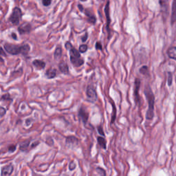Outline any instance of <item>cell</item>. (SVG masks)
Masks as SVG:
<instances>
[{"instance_id":"obj_37","label":"cell","mask_w":176,"mask_h":176,"mask_svg":"<svg viewBox=\"0 0 176 176\" xmlns=\"http://www.w3.org/2000/svg\"><path fill=\"white\" fill-rule=\"evenodd\" d=\"M78 8H79V10H80V12H83V11H84V8H83V6H82V5L78 4Z\"/></svg>"},{"instance_id":"obj_23","label":"cell","mask_w":176,"mask_h":176,"mask_svg":"<svg viewBox=\"0 0 176 176\" xmlns=\"http://www.w3.org/2000/svg\"><path fill=\"white\" fill-rule=\"evenodd\" d=\"M88 49V47L86 44H83V45H80L79 47V51L80 53H85V52H87Z\"/></svg>"},{"instance_id":"obj_21","label":"cell","mask_w":176,"mask_h":176,"mask_svg":"<svg viewBox=\"0 0 176 176\" xmlns=\"http://www.w3.org/2000/svg\"><path fill=\"white\" fill-rule=\"evenodd\" d=\"M139 72L143 75H149V69L147 65H144V66L141 67L140 69L139 70Z\"/></svg>"},{"instance_id":"obj_6","label":"cell","mask_w":176,"mask_h":176,"mask_svg":"<svg viewBox=\"0 0 176 176\" xmlns=\"http://www.w3.org/2000/svg\"><path fill=\"white\" fill-rule=\"evenodd\" d=\"M140 78H136L135 79L134 83V96L135 102L136 104L140 103V95H139V91H140Z\"/></svg>"},{"instance_id":"obj_2","label":"cell","mask_w":176,"mask_h":176,"mask_svg":"<svg viewBox=\"0 0 176 176\" xmlns=\"http://www.w3.org/2000/svg\"><path fill=\"white\" fill-rule=\"evenodd\" d=\"M3 47L7 52L13 55H17L19 54L27 55L28 54L29 51L30 50V47L28 44L19 45H13V44H10V43H6Z\"/></svg>"},{"instance_id":"obj_8","label":"cell","mask_w":176,"mask_h":176,"mask_svg":"<svg viewBox=\"0 0 176 176\" xmlns=\"http://www.w3.org/2000/svg\"><path fill=\"white\" fill-rule=\"evenodd\" d=\"M32 30V26L29 23H23L18 28V32L20 35L29 33Z\"/></svg>"},{"instance_id":"obj_13","label":"cell","mask_w":176,"mask_h":176,"mask_svg":"<svg viewBox=\"0 0 176 176\" xmlns=\"http://www.w3.org/2000/svg\"><path fill=\"white\" fill-rule=\"evenodd\" d=\"M32 65L37 69V70H43L45 67V63L41 60L36 59L32 61Z\"/></svg>"},{"instance_id":"obj_43","label":"cell","mask_w":176,"mask_h":176,"mask_svg":"<svg viewBox=\"0 0 176 176\" xmlns=\"http://www.w3.org/2000/svg\"><path fill=\"white\" fill-rule=\"evenodd\" d=\"M0 23H1V21H0Z\"/></svg>"},{"instance_id":"obj_39","label":"cell","mask_w":176,"mask_h":176,"mask_svg":"<svg viewBox=\"0 0 176 176\" xmlns=\"http://www.w3.org/2000/svg\"><path fill=\"white\" fill-rule=\"evenodd\" d=\"M39 144V142H35V144H32V146H31V147L33 148V147H35L37 145H38V144Z\"/></svg>"},{"instance_id":"obj_4","label":"cell","mask_w":176,"mask_h":176,"mask_svg":"<svg viewBox=\"0 0 176 176\" xmlns=\"http://www.w3.org/2000/svg\"><path fill=\"white\" fill-rule=\"evenodd\" d=\"M22 15L23 14L21 10L20 9L19 7H15L13 8L11 15L10 16V21L12 23L13 25H15V26L19 25V21H20V20L21 19Z\"/></svg>"},{"instance_id":"obj_22","label":"cell","mask_w":176,"mask_h":176,"mask_svg":"<svg viewBox=\"0 0 176 176\" xmlns=\"http://www.w3.org/2000/svg\"><path fill=\"white\" fill-rule=\"evenodd\" d=\"M112 107H113V114H112V123H114L116 119V109L115 105H114L113 102H112Z\"/></svg>"},{"instance_id":"obj_17","label":"cell","mask_w":176,"mask_h":176,"mask_svg":"<svg viewBox=\"0 0 176 176\" xmlns=\"http://www.w3.org/2000/svg\"><path fill=\"white\" fill-rule=\"evenodd\" d=\"M56 76H57V70L55 69H53V68L49 69L45 72V77H47L48 78H50V79L54 78L55 77H56Z\"/></svg>"},{"instance_id":"obj_16","label":"cell","mask_w":176,"mask_h":176,"mask_svg":"<svg viewBox=\"0 0 176 176\" xmlns=\"http://www.w3.org/2000/svg\"><path fill=\"white\" fill-rule=\"evenodd\" d=\"M78 139L75 138L74 136H69L66 138V144L67 145H71V146H74L77 145L78 144Z\"/></svg>"},{"instance_id":"obj_14","label":"cell","mask_w":176,"mask_h":176,"mask_svg":"<svg viewBox=\"0 0 176 176\" xmlns=\"http://www.w3.org/2000/svg\"><path fill=\"white\" fill-rule=\"evenodd\" d=\"M167 55L171 59L176 60V47H171L167 50Z\"/></svg>"},{"instance_id":"obj_35","label":"cell","mask_w":176,"mask_h":176,"mask_svg":"<svg viewBox=\"0 0 176 176\" xmlns=\"http://www.w3.org/2000/svg\"><path fill=\"white\" fill-rule=\"evenodd\" d=\"M87 38H88V34L87 33H85V35H84V37H82V39H81V40H82V41L83 42H85L87 41Z\"/></svg>"},{"instance_id":"obj_31","label":"cell","mask_w":176,"mask_h":176,"mask_svg":"<svg viewBox=\"0 0 176 176\" xmlns=\"http://www.w3.org/2000/svg\"><path fill=\"white\" fill-rule=\"evenodd\" d=\"M75 168H76V164L74 163V161L71 162L70 165H69V169L70 171H72V170L75 169Z\"/></svg>"},{"instance_id":"obj_19","label":"cell","mask_w":176,"mask_h":176,"mask_svg":"<svg viewBox=\"0 0 176 176\" xmlns=\"http://www.w3.org/2000/svg\"><path fill=\"white\" fill-rule=\"evenodd\" d=\"M97 141H98V143L99 144L100 146L104 149H106V140L105 139L102 137H98L97 138Z\"/></svg>"},{"instance_id":"obj_9","label":"cell","mask_w":176,"mask_h":176,"mask_svg":"<svg viewBox=\"0 0 176 176\" xmlns=\"http://www.w3.org/2000/svg\"><path fill=\"white\" fill-rule=\"evenodd\" d=\"M14 167L13 164H8L5 165L1 168V176H9L13 172Z\"/></svg>"},{"instance_id":"obj_34","label":"cell","mask_w":176,"mask_h":176,"mask_svg":"<svg viewBox=\"0 0 176 176\" xmlns=\"http://www.w3.org/2000/svg\"><path fill=\"white\" fill-rule=\"evenodd\" d=\"M98 133H99L100 135H102L103 136H105V134L103 133V129H102L101 126H98Z\"/></svg>"},{"instance_id":"obj_7","label":"cell","mask_w":176,"mask_h":176,"mask_svg":"<svg viewBox=\"0 0 176 176\" xmlns=\"http://www.w3.org/2000/svg\"><path fill=\"white\" fill-rule=\"evenodd\" d=\"M105 13L106 15V19H107V31L108 32V39H110V29H109V26H110V22H111V19L109 17V1H108L107 3H106L105 8Z\"/></svg>"},{"instance_id":"obj_15","label":"cell","mask_w":176,"mask_h":176,"mask_svg":"<svg viewBox=\"0 0 176 176\" xmlns=\"http://www.w3.org/2000/svg\"><path fill=\"white\" fill-rule=\"evenodd\" d=\"M176 0H173V4H172V14H171V24H172V25L174 24V23L176 22Z\"/></svg>"},{"instance_id":"obj_5","label":"cell","mask_w":176,"mask_h":176,"mask_svg":"<svg viewBox=\"0 0 176 176\" xmlns=\"http://www.w3.org/2000/svg\"><path fill=\"white\" fill-rule=\"evenodd\" d=\"M86 95L87 100L91 102H95L98 99L97 92L93 85H88L87 87Z\"/></svg>"},{"instance_id":"obj_25","label":"cell","mask_w":176,"mask_h":176,"mask_svg":"<svg viewBox=\"0 0 176 176\" xmlns=\"http://www.w3.org/2000/svg\"><path fill=\"white\" fill-rule=\"evenodd\" d=\"M16 149H17V146L15 145V144H11V145L8 146V151L9 153H13V152H15V151H16Z\"/></svg>"},{"instance_id":"obj_41","label":"cell","mask_w":176,"mask_h":176,"mask_svg":"<svg viewBox=\"0 0 176 176\" xmlns=\"http://www.w3.org/2000/svg\"><path fill=\"white\" fill-rule=\"evenodd\" d=\"M0 62H3V59L0 57Z\"/></svg>"},{"instance_id":"obj_38","label":"cell","mask_w":176,"mask_h":176,"mask_svg":"<svg viewBox=\"0 0 176 176\" xmlns=\"http://www.w3.org/2000/svg\"><path fill=\"white\" fill-rule=\"evenodd\" d=\"M12 37H13L15 40H17V35L15 33H12Z\"/></svg>"},{"instance_id":"obj_28","label":"cell","mask_w":176,"mask_h":176,"mask_svg":"<svg viewBox=\"0 0 176 176\" xmlns=\"http://www.w3.org/2000/svg\"><path fill=\"white\" fill-rule=\"evenodd\" d=\"M52 0H42V3L43 5L45 6H49L51 4Z\"/></svg>"},{"instance_id":"obj_36","label":"cell","mask_w":176,"mask_h":176,"mask_svg":"<svg viewBox=\"0 0 176 176\" xmlns=\"http://www.w3.org/2000/svg\"><path fill=\"white\" fill-rule=\"evenodd\" d=\"M0 55H3V56H6V52H4V50H3V48H1V46H0Z\"/></svg>"},{"instance_id":"obj_42","label":"cell","mask_w":176,"mask_h":176,"mask_svg":"<svg viewBox=\"0 0 176 176\" xmlns=\"http://www.w3.org/2000/svg\"><path fill=\"white\" fill-rule=\"evenodd\" d=\"M80 1H86V0H80Z\"/></svg>"},{"instance_id":"obj_11","label":"cell","mask_w":176,"mask_h":176,"mask_svg":"<svg viewBox=\"0 0 176 176\" xmlns=\"http://www.w3.org/2000/svg\"><path fill=\"white\" fill-rule=\"evenodd\" d=\"M85 15L87 17V21H88V22L90 23H92V24H95V23H96V17L94 16L92 13H91V11H90V10H85Z\"/></svg>"},{"instance_id":"obj_24","label":"cell","mask_w":176,"mask_h":176,"mask_svg":"<svg viewBox=\"0 0 176 176\" xmlns=\"http://www.w3.org/2000/svg\"><path fill=\"white\" fill-rule=\"evenodd\" d=\"M168 77H169V78H168V85L169 86H171L172 81H173V74H172V73L169 72H168Z\"/></svg>"},{"instance_id":"obj_10","label":"cell","mask_w":176,"mask_h":176,"mask_svg":"<svg viewBox=\"0 0 176 176\" xmlns=\"http://www.w3.org/2000/svg\"><path fill=\"white\" fill-rule=\"evenodd\" d=\"M78 116L81 119L85 125L88 120V118H89V113L87 112L86 109H85L83 107H81L79 112H78Z\"/></svg>"},{"instance_id":"obj_30","label":"cell","mask_w":176,"mask_h":176,"mask_svg":"<svg viewBox=\"0 0 176 176\" xmlns=\"http://www.w3.org/2000/svg\"><path fill=\"white\" fill-rule=\"evenodd\" d=\"M1 99L6 100H12L11 98H10V95L9 94H3V96H1Z\"/></svg>"},{"instance_id":"obj_33","label":"cell","mask_w":176,"mask_h":176,"mask_svg":"<svg viewBox=\"0 0 176 176\" xmlns=\"http://www.w3.org/2000/svg\"><path fill=\"white\" fill-rule=\"evenodd\" d=\"M65 48H66V49H67V50H70L71 48L73 47V46H72V45L71 44L70 42H69V41L66 42V43L65 44Z\"/></svg>"},{"instance_id":"obj_40","label":"cell","mask_w":176,"mask_h":176,"mask_svg":"<svg viewBox=\"0 0 176 176\" xmlns=\"http://www.w3.org/2000/svg\"><path fill=\"white\" fill-rule=\"evenodd\" d=\"M31 120V119H27L26 120V124L27 126H29L30 125V121Z\"/></svg>"},{"instance_id":"obj_18","label":"cell","mask_w":176,"mask_h":176,"mask_svg":"<svg viewBox=\"0 0 176 176\" xmlns=\"http://www.w3.org/2000/svg\"><path fill=\"white\" fill-rule=\"evenodd\" d=\"M29 144H30V140H26L25 142H23L19 145V149L22 151H25L28 149Z\"/></svg>"},{"instance_id":"obj_3","label":"cell","mask_w":176,"mask_h":176,"mask_svg":"<svg viewBox=\"0 0 176 176\" xmlns=\"http://www.w3.org/2000/svg\"><path fill=\"white\" fill-rule=\"evenodd\" d=\"M70 57L71 63L75 67H80L82 65H83L84 60L80 58V52L74 47H72L70 50Z\"/></svg>"},{"instance_id":"obj_26","label":"cell","mask_w":176,"mask_h":176,"mask_svg":"<svg viewBox=\"0 0 176 176\" xmlns=\"http://www.w3.org/2000/svg\"><path fill=\"white\" fill-rule=\"evenodd\" d=\"M159 3H160V5L162 7V8L164 9V8L166 6V8L167 9V4H168L167 0H159Z\"/></svg>"},{"instance_id":"obj_29","label":"cell","mask_w":176,"mask_h":176,"mask_svg":"<svg viewBox=\"0 0 176 176\" xmlns=\"http://www.w3.org/2000/svg\"><path fill=\"white\" fill-rule=\"evenodd\" d=\"M96 170H97V171L98 172V173H100V176H105L106 174H105V171H104V170L102 169H101V168H100V167H98L97 169H96Z\"/></svg>"},{"instance_id":"obj_32","label":"cell","mask_w":176,"mask_h":176,"mask_svg":"<svg viewBox=\"0 0 176 176\" xmlns=\"http://www.w3.org/2000/svg\"><path fill=\"white\" fill-rule=\"evenodd\" d=\"M96 50H102V44H101V43L100 41H98V42H96Z\"/></svg>"},{"instance_id":"obj_20","label":"cell","mask_w":176,"mask_h":176,"mask_svg":"<svg viewBox=\"0 0 176 176\" xmlns=\"http://www.w3.org/2000/svg\"><path fill=\"white\" fill-rule=\"evenodd\" d=\"M54 55H55V58L56 59H60L61 55H62V48L61 47H57V48H56Z\"/></svg>"},{"instance_id":"obj_12","label":"cell","mask_w":176,"mask_h":176,"mask_svg":"<svg viewBox=\"0 0 176 176\" xmlns=\"http://www.w3.org/2000/svg\"><path fill=\"white\" fill-rule=\"evenodd\" d=\"M59 70L61 71V73L64 74H69V67L66 62L65 61H61V63L59 64Z\"/></svg>"},{"instance_id":"obj_27","label":"cell","mask_w":176,"mask_h":176,"mask_svg":"<svg viewBox=\"0 0 176 176\" xmlns=\"http://www.w3.org/2000/svg\"><path fill=\"white\" fill-rule=\"evenodd\" d=\"M6 109L4 107H0V119L3 118V116L6 115Z\"/></svg>"},{"instance_id":"obj_1","label":"cell","mask_w":176,"mask_h":176,"mask_svg":"<svg viewBox=\"0 0 176 176\" xmlns=\"http://www.w3.org/2000/svg\"><path fill=\"white\" fill-rule=\"evenodd\" d=\"M144 95L147 100L148 108L147 112L146 114V118L147 120H152L154 116V103H155V96L152 92L151 87L147 85L144 88Z\"/></svg>"}]
</instances>
